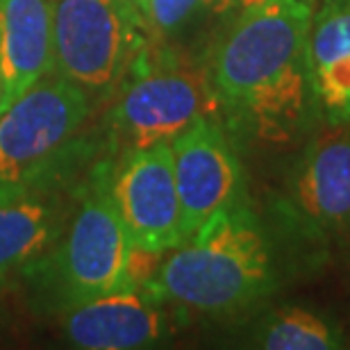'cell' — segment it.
Masks as SVG:
<instances>
[{
  "instance_id": "1",
  "label": "cell",
  "mask_w": 350,
  "mask_h": 350,
  "mask_svg": "<svg viewBox=\"0 0 350 350\" xmlns=\"http://www.w3.org/2000/svg\"><path fill=\"white\" fill-rule=\"evenodd\" d=\"M312 5L271 0L241 10L207 68L216 109L257 142L282 144L303 128L314 98L310 73Z\"/></svg>"
},
{
  "instance_id": "2",
  "label": "cell",
  "mask_w": 350,
  "mask_h": 350,
  "mask_svg": "<svg viewBox=\"0 0 350 350\" xmlns=\"http://www.w3.org/2000/svg\"><path fill=\"white\" fill-rule=\"evenodd\" d=\"M271 257L255 214L239 202L214 214L146 282L152 298L198 312H230L271 289Z\"/></svg>"
},
{
  "instance_id": "3",
  "label": "cell",
  "mask_w": 350,
  "mask_h": 350,
  "mask_svg": "<svg viewBox=\"0 0 350 350\" xmlns=\"http://www.w3.org/2000/svg\"><path fill=\"white\" fill-rule=\"evenodd\" d=\"M132 0H53V71L91 100L109 96L146 48Z\"/></svg>"
},
{
  "instance_id": "4",
  "label": "cell",
  "mask_w": 350,
  "mask_h": 350,
  "mask_svg": "<svg viewBox=\"0 0 350 350\" xmlns=\"http://www.w3.org/2000/svg\"><path fill=\"white\" fill-rule=\"evenodd\" d=\"M91 98L57 73L44 75L0 114V200L25 196L34 178L71 142Z\"/></svg>"
},
{
  "instance_id": "5",
  "label": "cell",
  "mask_w": 350,
  "mask_h": 350,
  "mask_svg": "<svg viewBox=\"0 0 350 350\" xmlns=\"http://www.w3.org/2000/svg\"><path fill=\"white\" fill-rule=\"evenodd\" d=\"M128 85L109 123L130 148L173 144L202 116L216 111L207 73L171 57H148L146 48L125 75Z\"/></svg>"
},
{
  "instance_id": "6",
  "label": "cell",
  "mask_w": 350,
  "mask_h": 350,
  "mask_svg": "<svg viewBox=\"0 0 350 350\" xmlns=\"http://www.w3.org/2000/svg\"><path fill=\"white\" fill-rule=\"evenodd\" d=\"M132 243L109 191L89 193L53 257V280L71 307L130 289Z\"/></svg>"
},
{
  "instance_id": "7",
  "label": "cell",
  "mask_w": 350,
  "mask_h": 350,
  "mask_svg": "<svg viewBox=\"0 0 350 350\" xmlns=\"http://www.w3.org/2000/svg\"><path fill=\"white\" fill-rule=\"evenodd\" d=\"M107 191L132 248L164 255L185 241L171 144L130 148Z\"/></svg>"
},
{
  "instance_id": "8",
  "label": "cell",
  "mask_w": 350,
  "mask_h": 350,
  "mask_svg": "<svg viewBox=\"0 0 350 350\" xmlns=\"http://www.w3.org/2000/svg\"><path fill=\"white\" fill-rule=\"evenodd\" d=\"M171 150L182 232L189 239L214 214L239 205L243 171L226 128L209 116L182 132Z\"/></svg>"
},
{
  "instance_id": "9",
  "label": "cell",
  "mask_w": 350,
  "mask_h": 350,
  "mask_svg": "<svg viewBox=\"0 0 350 350\" xmlns=\"http://www.w3.org/2000/svg\"><path fill=\"white\" fill-rule=\"evenodd\" d=\"M289 200L307 228L319 232L350 228V128L325 130L307 146Z\"/></svg>"
},
{
  "instance_id": "10",
  "label": "cell",
  "mask_w": 350,
  "mask_h": 350,
  "mask_svg": "<svg viewBox=\"0 0 350 350\" xmlns=\"http://www.w3.org/2000/svg\"><path fill=\"white\" fill-rule=\"evenodd\" d=\"M166 319L157 298L137 286L118 289L94 300L71 305L64 319L68 344L85 350H135L162 339Z\"/></svg>"
},
{
  "instance_id": "11",
  "label": "cell",
  "mask_w": 350,
  "mask_h": 350,
  "mask_svg": "<svg viewBox=\"0 0 350 350\" xmlns=\"http://www.w3.org/2000/svg\"><path fill=\"white\" fill-rule=\"evenodd\" d=\"M53 68V0H0V114Z\"/></svg>"
},
{
  "instance_id": "12",
  "label": "cell",
  "mask_w": 350,
  "mask_h": 350,
  "mask_svg": "<svg viewBox=\"0 0 350 350\" xmlns=\"http://www.w3.org/2000/svg\"><path fill=\"white\" fill-rule=\"evenodd\" d=\"M314 98L334 121H350V0H323L310 30Z\"/></svg>"
},
{
  "instance_id": "13",
  "label": "cell",
  "mask_w": 350,
  "mask_h": 350,
  "mask_svg": "<svg viewBox=\"0 0 350 350\" xmlns=\"http://www.w3.org/2000/svg\"><path fill=\"white\" fill-rule=\"evenodd\" d=\"M55 214L41 202L21 196L0 200V282L23 269L51 246Z\"/></svg>"
},
{
  "instance_id": "14",
  "label": "cell",
  "mask_w": 350,
  "mask_h": 350,
  "mask_svg": "<svg viewBox=\"0 0 350 350\" xmlns=\"http://www.w3.org/2000/svg\"><path fill=\"white\" fill-rule=\"evenodd\" d=\"M260 346L269 350H330L339 348L332 327L314 312L286 307L266 321Z\"/></svg>"
},
{
  "instance_id": "15",
  "label": "cell",
  "mask_w": 350,
  "mask_h": 350,
  "mask_svg": "<svg viewBox=\"0 0 350 350\" xmlns=\"http://www.w3.org/2000/svg\"><path fill=\"white\" fill-rule=\"evenodd\" d=\"M234 0H137V10L142 14L146 30L169 37L185 30L189 23L207 12H221Z\"/></svg>"
},
{
  "instance_id": "16",
  "label": "cell",
  "mask_w": 350,
  "mask_h": 350,
  "mask_svg": "<svg viewBox=\"0 0 350 350\" xmlns=\"http://www.w3.org/2000/svg\"><path fill=\"white\" fill-rule=\"evenodd\" d=\"M234 3L239 10H253V7L266 5V3H271V0H234Z\"/></svg>"
},
{
  "instance_id": "17",
  "label": "cell",
  "mask_w": 350,
  "mask_h": 350,
  "mask_svg": "<svg viewBox=\"0 0 350 350\" xmlns=\"http://www.w3.org/2000/svg\"><path fill=\"white\" fill-rule=\"evenodd\" d=\"M0 103H3V73H0Z\"/></svg>"
},
{
  "instance_id": "18",
  "label": "cell",
  "mask_w": 350,
  "mask_h": 350,
  "mask_svg": "<svg viewBox=\"0 0 350 350\" xmlns=\"http://www.w3.org/2000/svg\"><path fill=\"white\" fill-rule=\"evenodd\" d=\"M132 3H137V0H132Z\"/></svg>"
}]
</instances>
